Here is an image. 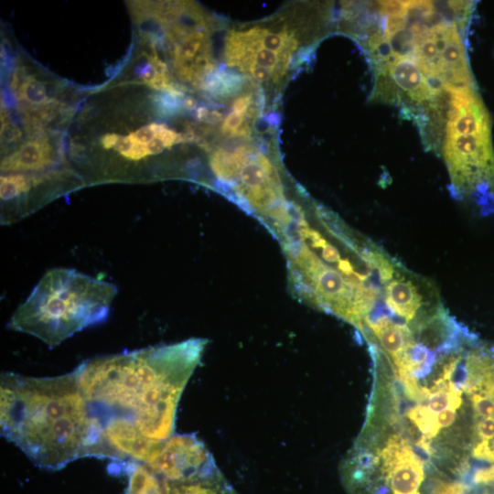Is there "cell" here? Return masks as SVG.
Masks as SVG:
<instances>
[{"mask_svg":"<svg viewBox=\"0 0 494 494\" xmlns=\"http://www.w3.org/2000/svg\"><path fill=\"white\" fill-rule=\"evenodd\" d=\"M208 340L100 356L75 371L97 436L99 456L147 463L174 432L177 404Z\"/></svg>","mask_w":494,"mask_h":494,"instance_id":"1","label":"cell"},{"mask_svg":"<svg viewBox=\"0 0 494 494\" xmlns=\"http://www.w3.org/2000/svg\"><path fill=\"white\" fill-rule=\"evenodd\" d=\"M359 40L373 77L450 98L477 87L467 52L473 1L365 3Z\"/></svg>","mask_w":494,"mask_h":494,"instance_id":"2","label":"cell"},{"mask_svg":"<svg viewBox=\"0 0 494 494\" xmlns=\"http://www.w3.org/2000/svg\"><path fill=\"white\" fill-rule=\"evenodd\" d=\"M1 435L35 465L58 470L97 456L98 442L74 370L55 377L1 375Z\"/></svg>","mask_w":494,"mask_h":494,"instance_id":"3","label":"cell"},{"mask_svg":"<svg viewBox=\"0 0 494 494\" xmlns=\"http://www.w3.org/2000/svg\"><path fill=\"white\" fill-rule=\"evenodd\" d=\"M117 291L114 284L75 269L52 268L16 309L7 328L54 348L77 332L104 322Z\"/></svg>","mask_w":494,"mask_h":494,"instance_id":"4","label":"cell"},{"mask_svg":"<svg viewBox=\"0 0 494 494\" xmlns=\"http://www.w3.org/2000/svg\"><path fill=\"white\" fill-rule=\"evenodd\" d=\"M452 192L474 201L483 214L494 210V148L491 119L478 87L456 91L440 145Z\"/></svg>","mask_w":494,"mask_h":494,"instance_id":"5","label":"cell"},{"mask_svg":"<svg viewBox=\"0 0 494 494\" xmlns=\"http://www.w3.org/2000/svg\"><path fill=\"white\" fill-rule=\"evenodd\" d=\"M209 166L217 187L247 211L266 220L278 231L292 222L281 177L271 161L257 147L241 145L212 153Z\"/></svg>","mask_w":494,"mask_h":494,"instance_id":"6","label":"cell"},{"mask_svg":"<svg viewBox=\"0 0 494 494\" xmlns=\"http://www.w3.org/2000/svg\"><path fill=\"white\" fill-rule=\"evenodd\" d=\"M341 475L351 494H420L424 468L409 440L392 434L375 456L354 451Z\"/></svg>","mask_w":494,"mask_h":494,"instance_id":"7","label":"cell"},{"mask_svg":"<svg viewBox=\"0 0 494 494\" xmlns=\"http://www.w3.org/2000/svg\"><path fill=\"white\" fill-rule=\"evenodd\" d=\"M224 59L228 68L261 84L277 83L288 71L293 56L268 49L256 27L231 29L225 37Z\"/></svg>","mask_w":494,"mask_h":494,"instance_id":"8","label":"cell"},{"mask_svg":"<svg viewBox=\"0 0 494 494\" xmlns=\"http://www.w3.org/2000/svg\"><path fill=\"white\" fill-rule=\"evenodd\" d=\"M144 464L166 480L184 479L216 467L211 454L194 435H172Z\"/></svg>","mask_w":494,"mask_h":494,"instance_id":"9","label":"cell"},{"mask_svg":"<svg viewBox=\"0 0 494 494\" xmlns=\"http://www.w3.org/2000/svg\"><path fill=\"white\" fill-rule=\"evenodd\" d=\"M54 162L52 149L47 139L23 144L16 151L2 158L1 171L22 174L47 168Z\"/></svg>","mask_w":494,"mask_h":494,"instance_id":"10","label":"cell"},{"mask_svg":"<svg viewBox=\"0 0 494 494\" xmlns=\"http://www.w3.org/2000/svg\"><path fill=\"white\" fill-rule=\"evenodd\" d=\"M160 479L165 494H237L217 466L184 479Z\"/></svg>","mask_w":494,"mask_h":494,"instance_id":"11","label":"cell"},{"mask_svg":"<svg viewBox=\"0 0 494 494\" xmlns=\"http://www.w3.org/2000/svg\"><path fill=\"white\" fill-rule=\"evenodd\" d=\"M365 324L372 330L392 362L401 356L406 345L413 339L412 331L405 324L396 323L385 314L374 319H367Z\"/></svg>","mask_w":494,"mask_h":494,"instance_id":"12","label":"cell"},{"mask_svg":"<svg viewBox=\"0 0 494 494\" xmlns=\"http://www.w3.org/2000/svg\"><path fill=\"white\" fill-rule=\"evenodd\" d=\"M423 296L416 286L404 278H395L385 285V303L393 314L410 322L421 307Z\"/></svg>","mask_w":494,"mask_h":494,"instance_id":"13","label":"cell"},{"mask_svg":"<svg viewBox=\"0 0 494 494\" xmlns=\"http://www.w3.org/2000/svg\"><path fill=\"white\" fill-rule=\"evenodd\" d=\"M245 81V77L233 70L216 69L204 79L199 88L212 97L227 99L239 93Z\"/></svg>","mask_w":494,"mask_h":494,"instance_id":"14","label":"cell"},{"mask_svg":"<svg viewBox=\"0 0 494 494\" xmlns=\"http://www.w3.org/2000/svg\"><path fill=\"white\" fill-rule=\"evenodd\" d=\"M128 476L126 494H165L162 480L145 464L122 463Z\"/></svg>","mask_w":494,"mask_h":494,"instance_id":"15","label":"cell"},{"mask_svg":"<svg viewBox=\"0 0 494 494\" xmlns=\"http://www.w3.org/2000/svg\"><path fill=\"white\" fill-rule=\"evenodd\" d=\"M471 454L478 460L494 463V416L473 421Z\"/></svg>","mask_w":494,"mask_h":494,"instance_id":"16","label":"cell"},{"mask_svg":"<svg viewBox=\"0 0 494 494\" xmlns=\"http://www.w3.org/2000/svg\"><path fill=\"white\" fill-rule=\"evenodd\" d=\"M17 98L27 101L29 104L38 105L47 100L44 85L33 77H27L18 91Z\"/></svg>","mask_w":494,"mask_h":494,"instance_id":"17","label":"cell"},{"mask_svg":"<svg viewBox=\"0 0 494 494\" xmlns=\"http://www.w3.org/2000/svg\"><path fill=\"white\" fill-rule=\"evenodd\" d=\"M167 92H158L152 100L158 113L166 116L177 114L184 107V99Z\"/></svg>","mask_w":494,"mask_h":494,"instance_id":"18","label":"cell"},{"mask_svg":"<svg viewBox=\"0 0 494 494\" xmlns=\"http://www.w3.org/2000/svg\"><path fill=\"white\" fill-rule=\"evenodd\" d=\"M468 487L457 481H438L433 494H467Z\"/></svg>","mask_w":494,"mask_h":494,"instance_id":"19","label":"cell"},{"mask_svg":"<svg viewBox=\"0 0 494 494\" xmlns=\"http://www.w3.org/2000/svg\"><path fill=\"white\" fill-rule=\"evenodd\" d=\"M2 119V129H1V134L5 138V140L13 142L16 141L21 137V132L19 129L14 125L8 119V114L6 111H2L1 114Z\"/></svg>","mask_w":494,"mask_h":494,"instance_id":"20","label":"cell"},{"mask_svg":"<svg viewBox=\"0 0 494 494\" xmlns=\"http://www.w3.org/2000/svg\"><path fill=\"white\" fill-rule=\"evenodd\" d=\"M129 136L131 137L134 144L130 151H128L126 154L123 156L124 158L129 159L131 161H139L150 156V153L147 150L146 145H144L138 142L135 139V137L133 135V134H130Z\"/></svg>","mask_w":494,"mask_h":494,"instance_id":"21","label":"cell"},{"mask_svg":"<svg viewBox=\"0 0 494 494\" xmlns=\"http://www.w3.org/2000/svg\"><path fill=\"white\" fill-rule=\"evenodd\" d=\"M473 481L477 484H494V464L475 471Z\"/></svg>","mask_w":494,"mask_h":494,"instance_id":"22","label":"cell"},{"mask_svg":"<svg viewBox=\"0 0 494 494\" xmlns=\"http://www.w3.org/2000/svg\"><path fill=\"white\" fill-rule=\"evenodd\" d=\"M132 134L138 142L146 145L150 141L155 138V134L149 125L141 127L140 129Z\"/></svg>","mask_w":494,"mask_h":494,"instance_id":"23","label":"cell"},{"mask_svg":"<svg viewBox=\"0 0 494 494\" xmlns=\"http://www.w3.org/2000/svg\"><path fill=\"white\" fill-rule=\"evenodd\" d=\"M133 141L131 137L128 136H121L118 138L114 149L118 151L121 156H123L124 154H126L133 146Z\"/></svg>","mask_w":494,"mask_h":494,"instance_id":"24","label":"cell"},{"mask_svg":"<svg viewBox=\"0 0 494 494\" xmlns=\"http://www.w3.org/2000/svg\"><path fill=\"white\" fill-rule=\"evenodd\" d=\"M146 146L150 155H157L161 153L164 150V148H166L162 140H160L157 137H155L152 141H150Z\"/></svg>","mask_w":494,"mask_h":494,"instance_id":"25","label":"cell"},{"mask_svg":"<svg viewBox=\"0 0 494 494\" xmlns=\"http://www.w3.org/2000/svg\"><path fill=\"white\" fill-rule=\"evenodd\" d=\"M118 138L114 134H106L102 138V145L104 148L110 149L115 145Z\"/></svg>","mask_w":494,"mask_h":494,"instance_id":"26","label":"cell"},{"mask_svg":"<svg viewBox=\"0 0 494 494\" xmlns=\"http://www.w3.org/2000/svg\"><path fill=\"white\" fill-rule=\"evenodd\" d=\"M197 106V102L192 97H186L184 99V107L188 110H194Z\"/></svg>","mask_w":494,"mask_h":494,"instance_id":"27","label":"cell"},{"mask_svg":"<svg viewBox=\"0 0 494 494\" xmlns=\"http://www.w3.org/2000/svg\"><path fill=\"white\" fill-rule=\"evenodd\" d=\"M478 494H490V493H489L488 490H485V491L480 492V493H478Z\"/></svg>","mask_w":494,"mask_h":494,"instance_id":"28","label":"cell"}]
</instances>
